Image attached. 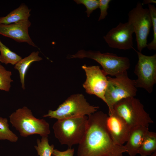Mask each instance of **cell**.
I'll return each mask as SVG.
<instances>
[{"mask_svg":"<svg viewBox=\"0 0 156 156\" xmlns=\"http://www.w3.org/2000/svg\"><path fill=\"white\" fill-rule=\"evenodd\" d=\"M108 116L101 111L88 116L84 134L78 146L77 156H123L124 145L113 142L106 125Z\"/></svg>","mask_w":156,"mask_h":156,"instance_id":"cell-1","label":"cell"},{"mask_svg":"<svg viewBox=\"0 0 156 156\" xmlns=\"http://www.w3.org/2000/svg\"><path fill=\"white\" fill-rule=\"evenodd\" d=\"M9 117L12 126L22 137L38 134L42 137H48L50 133L49 123L45 119L35 117L26 106L17 109Z\"/></svg>","mask_w":156,"mask_h":156,"instance_id":"cell-2","label":"cell"},{"mask_svg":"<svg viewBox=\"0 0 156 156\" xmlns=\"http://www.w3.org/2000/svg\"><path fill=\"white\" fill-rule=\"evenodd\" d=\"M88 121L86 116L57 120L53 128L55 137L61 144L71 148L79 144L85 132Z\"/></svg>","mask_w":156,"mask_h":156,"instance_id":"cell-3","label":"cell"},{"mask_svg":"<svg viewBox=\"0 0 156 156\" xmlns=\"http://www.w3.org/2000/svg\"><path fill=\"white\" fill-rule=\"evenodd\" d=\"M67 58H88L93 59L101 65L106 75L112 76L116 77L127 71L130 66V60L127 57L119 56L116 54L108 52L102 53L98 51L81 50L75 54L68 55Z\"/></svg>","mask_w":156,"mask_h":156,"instance_id":"cell-4","label":"cell"},{"mask_svg":"<svg viewBox=\"0 0 156 156\" xmlns=\"http://www.w3.org/2000/svg\"><path fill=\"white\" fill-rule=\"evenodd\" d=\"M99 106L92 105L87 102L82 94H73L60 105L56 110H49L44 117H49L57 120L88 116L97 112Z\"/></svg>","mask_w":156,"mask_h":156,"instance_id":"cell-5","label":"cell"},{"mask_svg":"<svg viewBox=\"0 0 156 156\" xmlns=\"http://www.w3.org/2000/svg\"><path fill=\"white\" fill-rule=\"evenodd\" d=\"M112 109L131 129L139 125L148 127L150 124L153 122L145 111L143 105L138 99L134 97L120 101L114 105Z\"/></svg>","mask_w":156,"mask_h":156,"instance_id":"cell-6","label":"cell"},{"mask_svg":"<svg viewBox=\"0 0 156 156\" xmlns=\"http://www.w3.org/2000/svg\"><path fill=\"white\" fill-rule=\"evenodd\" d=\"M107 77L108 83L104 97L109 111L112 110L114 105L120 101L136 95L137 90L135 80L129 77L127 71L115 78Z\"/></svg>","mask_w":156,"mask_h":156,"instance_id":"cell-7","label":"cell"},{"mask_svg":"<svg viewBox=\"0 0 156 156\" xmlns=\"http://www.w3.org/2000/svg\"><path fill=\"white\" fill-rule=\"evenodd\" d=\"M128 22L132 26L136 36L138 51L141 52L146 47L147 38L152 23L148 8H144L138 2L128 14Z\"/></svg>","mask_w":156,"mask_h":156,"instance_id":"cell-8","label":"cell"},{"mask_svg":"<svg viewBox=\"0 0 156 156\" xmlns=\"http://www.w3.org/2000/svg\"><path fill=\"white\" fill-rule=\"evenodd\" d=\"M135 51L138 57L134 70L138 77L135 80V87L143 88L151 93L156 83V54L147 56Z\"/></svg>","mask_w":156,"mask_h":156,"instance_id":"cell-9","label":"cell"},{"mask_svg":"<svg viewBox=\"0 0 156 156\" xmlns=\"http://www.w3.org/2000/svg\"><path fill=\"white\" fill-rule=\"evenodd\" d=\"M82 67L86 76L83 85L86 92L95 95L105 103L104 94L108 83L107 75L98 66H87L84 64Z\"/></svg>","mask_w":156,"mask_h":156,"instance_id":"cell-10","label":"cell"},{"mask_svg":"<svg viewBox=\"0 0 156 156\" xmlns=\"http://www.w3.org/2000/svg\"><path fill=\"white\" fill-rule=\"evenodd\" d=\"M133 29L128 22H120L116 27L109 30L104 36V39L111 48L129 50L133 48L132 35Z\"/></svg>","mask_w":156,"mask_h":156,"instance_id":"cell-11","label":"cell"},{"mask_svg":"<svg viewBox=\"0 0 156 156\" xmlns=\"http://www.w3.org/2000/svg\"><path fill=\"white\" fill-rule=\"evenodd\" d=\"M108 132L114 144L122 146L126 142L131 129L125 122L112 109L106 120Z\"/></svg>","mask_w":156,"mask_h":156,"instance_id":"cell-12","label":"cell"},{"mask_svg":"<svg viewBox=\"0 0 156 156\" xmlns=\"http://www.w3.org/2000/svg\"><path fill=\"white\" fill-rule=\"evenodd\" d=\"M31 25L29 19L8 25L0 24V35L12 38L19 42H26L37 47L30 38L28 29Z\"/></svg>","mask_w":156,"mask_h":156,"instance_id":"cell-13","label":"cell"},{"mask_svg":"<svg viewBox=\"0 0 156 156\" xmlns=\"http://www.w3.org/2000/svg\"><path fill=\"white\" fill-rule=\"evenodd\" d=\"M149 131L148 127L142 125L131 128L126 142L124 145L129 156H135L138 153L145 136Z\"/></svg>","mask_w":156,"mask_h":156,"instance_id":"cell-14","label":"cell"},{"mask_svg":"<svg viewBox=\"0 0 156 156\" xmlns=\"http://www.w3.org/2000/svg\"><path fill=\"white\" fill-rule=\"evenodd\" d=\"M30 9L25 3H22L5 16L0 17V24L8 25L29 19L31 15Z\"/></svg>","mask_w":156,"mask_h":156,"instance_id":"cell-15","label":"cell"},{"mask_svg":"<svg viewBox=\"0 0 156 156\" xmlns=\"http://www.w3.org/2000/svg\"><path fill=\"white\" fill-rule=\"evenodd\" d=\"M38 51H34L29 56L21 59L14 66V68L18 70L19 72L21 87L25 89V74L30 65L35 62H38L42 60L39 55Z\"/></svg>","mask_w":156,"mask_h":156,"instance_id":"cell-16","label":"cell"},{"mask_svg":"<svg viewBox=\"0 0 156 156\" xmlns=\"http://www.w3.org/2000/svg\"><path fill=\"white\" fill-rule=\"evenodd\" d=\"M156 151V133L148 131L138 150V154L140 156H148Z\"/></svg>","mask_w":156,"mask_h":156,"instance_id":"cell-17","label":"cell"},{"mask_svg":"<svg viewBox=\"0 0 156 156\" xmlns=\"http://www.w3.org/2000/svg\"><path fill=\"white\" fill-rule=\"evenodd\" d=\"M0 62L5 64H10L14 65L22 58L16 53L11 51L5 45L0 39Z\"/></svg>","mask_w":156,"mask_h":156,"instance_id":"cell-18","label":"cell"},{"mask_svg":"<svg viewBox=\"0 0 156 156\" xmlns=\"http://www.w3.org/2000/svg\"><path fill=\"white\" fill-rule=\"evenodd\" d=\"M18 139V137L10 129L7 119L0 117V140L16 142Z\"/></svg>","mask_w":156,"mask_h":156,"instance_id":"cell-19","label":"cell"},{"mask_svg":"<svg viewBox=\"0 0 156 156\" xmlns=\"http://www.w3.org/2000/svg\"><path fill=\"white\" fill-rule=\"evenodd\" d=\"M37 146L34 147L39 156H51L53 152L54 146L53 144L50 145L47 137H42L41 141L39 139L36 140Z\"/></svg>","mask_w":156,"mask_h":156,"instance_id":"cell-20","label":"cell"},{"mask_svg":"<svg viewBox=\"0 0 156 156\" xmlns=\"http://www.w3.org/2000/svg\"><path fill=\"white\" fill-rule=\"evenodd\" d=\"M11 71L7 70L0 63V90L9 91L11 87V83L13 81L11 76Z\"/></svg>","mask_w":156,"mask_h":156,"instance_id":"cell-21","label":"cell"},{"mask_svg":"<svg viewBox=\"0 0 156 156\" xmlns=\"http://www.w3.org/2000/svg\"><path fill=\"white\" fill-rule=\"evenodd\" d=\"M148 9L151 16L153 30V39L149 43L147 44L146 47L150 50H156V8L155 6L148 4Z\"/></svg>","mask_w":156,"mask_h":156,"instance_id":"cell-22","label":"cell"},{"mask_svg":"<svg viewBox=\"0 0 156 156\" xmlns=\"http://www.w3.org/2000/svg\"><path fill=\"white\" fill-rule=\"evenodd\" d=\"M78 4H82L84 5L86 8L85 12L89 17L93 11L98 8L99 0H74Z\"/></svg>","mask_w":156,"mask_h":156,"instance_id":"cell-23","label":"cell"},{"mask_svg":"<svg viewBox=\"0 0 156 156\" xmlns=\"http://www.w3.org/2000/svg\"><path fill=\"white\" fill-rule=\"evenodd\" d=\"M110 0H99V7L100 10V14L98 21L104 19L107 14V10L109 7Z\"/></svg>","mask_w":156,"mask_h":156,"instance_id":"cell-24","label":"cell"},{"mask_svg":"<svg viewBox=\"0 0 156 156\" xmlns=\"http://www.w3.org/2000/svg\"><path fill=\"white\" fill-rule=\"evenodd\" d=\"M74 151V148H69L64 151L54 149L52 155L53 156H73Z\"/></svg>","mask_w":156,"mask_h":156,"instance_id":"cell-25","label":"cell"},{"mask_svg":"<svg viewBox=\"0 0 156 156\" xmlns=\"http://www.w3.org/2000/svg\"><path fill=\"white\" fill-rule=\"evenodd\" d=\"M156 3V0H145L143 1L142 4H151V3Z\"/></svg>","mask_w":156,"mask_h":156,"instance_id":"cell-26","label":"cell"},{"mask_svg":"<svg viewBox=\"0 0 156 156\" xmlns=\"http://www.w3.org/2000/svg\"><path fill=\"white\" fill-rule=\"evenodd\" d=\"M150 156H156V151L153 153Z\"/></svg>","mask_w":156,"mask_h":156,"instance_id":"cell-27","label":"cell"}]
</instances>
